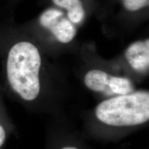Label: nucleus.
<instances>
[{"mask_svg":"<svg viewBox=\"0 0 149 149\" xmlns=\"http://www.w3.org/2000/svg\"><path fill=\"white\" fill-rule=\"evenodd\" d=\"M13 131V124L9 117L2 100L0 97V149L4 146Z\"/></svg>","mask_w":149,"mask_h":149,"instance_id":"0eeeda50","label":"nucleus"},{"mask_svg":"<svg viewBox=\"0 0 149 149\" xmlns=\"http://www.w3.org/2000/svg\"><path fill=\"white\" fill-rule=\"evenodd\" d=\"M42 58L33 43L20 41L9 48L5 64L7 84L25 105H32L40 95Z\"/></svg>","mask_w":149,"mask_h":149,"instance_id":"f257e3e1","label":"nucleus"},{"mask_svg":"<svg viewBox=\"0 0 149 149\" xmlns=\"http://www.w3.org/2000/svg\"><path fill=\"white\" fill-rule=\"evenodd\" d=\"M56 149H81L80 146H77V144H72V143L67 142L61 144Z\"/></svg>","mask_w":149,"mask_h":149,"instance_id":"1a4fd4ad","label":"nucleus"},{"mask_svg":"<svg viewBox=\"0 0 149 149\" xmlns=\"http://www.w3.org/2000/svg\"><path fill=\"white\" fill-rule=\"evenodd\" d=\"M84 82L89 90L104 95L107 98L135 91L133 81L129 78L112 75L100 69L87 72L84 77Z\"/></svg>","mask_w":149,"mask_h":149,"instance_id":"7ed1b4c3","label":"nucleus"},{"mask_svg":"<svg viewBox=\"0 0 149 149\" xmlns=\"http://www.w3.org/2000/svg\"><path fill=\"white\" fill-rule=\"evenodd\" d=\"M99 124L111 128L137 127L149 120V93L135 91L105 99L93 111Z\"/></svg>","mask_w":149,"mask_h":149,"instance_id":"f03ea898","label":"nucleus"},{"mask_svg":"<svg viewBox=\"0 0 149 149\" xmlns=\"http://www.w3.org/2000/svg\"><path fill=\"white\" fill-rule=\"evenodd\" d=\"M149 0H126L124 1V7L130 11H136L148 6Z\"/></svg>","mask_w":149,"mask_h":149,"instance_id":"6e6552de","label":"nucleus"},{"mask_svg":"<svg viewBox=\"0 0 149 149\" xmlns=\"http://www.w3.org/2000/svg\"><path fill=\"white\" fill-rule=\"evenodd\" d=\"M54 3L67 10L68 19L72 23L78 24L82 22L85 12L80 0H53Z\"/></svg>","mask_w":149,"mask_h":149,"instance_id":"423d86ee","label":"nucleus"},{"mask_svg":"<svg viewBox=\"0 0 149 149\" xmlns=\"http://www.w3.org/2000/svg\"><path fill=\"white\" fill-rule=\"evenodd\" d=\"M128 64L136 72L144 74L149 68V40L137 41L128 46L125 52Z\"/></svg>","mask_w":149,"mask_h":149,"instance_id":"39448f33","label":"nucleus"},{"mask_svg":"<svg viewBox=\"0 0 149 149\" xmlns=\"http://www.w3.org/2000/svg\"><path fill=\"white\" fill-rule=\"evenodd\" d=\"M62 11L56 8H48L40 17V23L48 29L59 42L69 43L76 35L75 27L68 19L64 17Z\"/></svg>","mask_w":149,"mask_h":149,"instance_id":"20e7f679","label":"nucleus"},{"mask_svg":"<svg viewBox=\"0 0 149 149\" xmlns=\"http://www.w3.org/2000/svg\"><path fill=\"white\" fill-rule=\"evenodd\" d=\"M123 1H126V0H123Z\"/></svg>","mask_w":149,"mask_h":149,"instance_id":"9d476101","label":"nucleus"}]
</instances>
